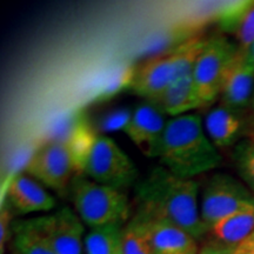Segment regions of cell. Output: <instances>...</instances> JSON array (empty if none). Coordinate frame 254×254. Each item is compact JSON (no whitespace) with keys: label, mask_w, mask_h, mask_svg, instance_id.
<instances>
[{"label":"cell","mask_w":254,"mask_h":254,"mask_svg":"<svg viewBox=\"0 0 254 254\" xmlns=\"http://www.w3.org/2000/svg\"><path fill=\"white\" fill-rule=\"evenodd\" d=\"M124 227L122 225L92 228L85 236L84 251L86 254H123Z\"/></svg>","instance_id":"18"},{"label":"cell","mask_w":254,"mask_h":254,"mask_svg":"<svg viewBox=\"0 0 254 254\" xmlns=\"http://www.w3.org/2000/svg\"><path fill=\"white\" fill-rule=\"evenodd\" d=\"M123 254H154L144 226L134 217L124 227Z\"/></svg>","instance_id":"20"},{"label":"cell","mask_w":254,"mask_h":254,"mask_svg":"<svg viewBox=\"0 0 254 254\" xmlns=\"http://www.w3.org/2000/svg\"><path fill=\"white\" fill-rule=\"evenodd\" d=\"M158 159L176 176L194 179L217 168L221 154L206 134L201 117L186 113L168 119Z\"/></svg>","instance_id":"2"},{"label":"cell","mask_w":254,"mask_h":254,"mask_svg":"<svg viewBox=\"0 0 254 254\" xmlns=\"http://www.w3.org/2000/svg\"><path fill=\"white\" fill-rule=\"evenodd\" d=\"M232 160L241 182L254 193V138H246L234 146Z\"/></svg>","instance_id":"19"},{"label":"cell","mask_w":254,"mask_h":254,"mask_svg":"<svg viewBox=\"0 0 254 254\" xmlns=\"http://www.w3.org/2000/svg\"><path fill=\"white\" fill-rule=\"evenodd\" d=\"M141 222L154 254H198L196 239L183 228L165 221L144 220Z\"/></svg>","instance_id":"14"},{"label":"cell","mask_w":254,"mask_h":254,"mask_svg":"<svg viewBox=\"0 0 254 254\" xmlns=\"http://www.w3.org/2000/svg\"><path fill=\"white\" fill-rule=\"evenodd\" d=\"M233 254H254V232L245 240L233 246Z\"/></svg>","instance_id":"25"},{"label":"cell","mask_w":254,"mask_h":254,"mask_svg":"<svg viewBox=\"0 0 254 254\" xmlns=\"http://www.w3.org/2000/svg\"><path fill=\"white\" fill-rule=\"evenodd\" d=\"M14 252L18 254H57L33 219L13 224Z\"/></svg>","instance_id":"17"},{"label":"cell","mask_w":254,"mask_h":254,"mask_svg":"<svg viewBox=\"0 0 254 254\" xmlns=\"http://www.w3.org/2000/svg\"><path fill=\"white\" fill-rule=\"evenodd\" d=\"M14 254H18V253H15V252H14Z\"/></svg>","instance_id":"28"},{"label":"cell","mask_w":254,"mask_h":254,"mask_svg":"<svg viewBox=\"0 0 254 254\" xmlns=\"http://www.w3.org/2000/svg\"><path fill=\"white\" fill-rule=\"evenodd\" d=\"M69 193L77 214L91 228L109 225L125 226L129 221L132 206L122 190L77 176L73 178Z\"/></svg>","instance_id":"4"},{"label":"cell","mask_w":254,"mask_h":254,"mask_svg":"<svg viewBox=\"0 0 254 254\" xmlns=\"http://www.w3.org/2000/svg\"><path fill=\"white\" fill-rule=\"evenodd\" d=\"M249 113H250V120H251V132H252V136H251V138H254V97H253L252 104H251Z\"/></svg>","instance_id":"26"},{"label":"cell","mask_w":254,"mask_h":254,"mask_svg":"<svg viewBox=\"0 0 254 254\" xmlns=\"http://www.w3.org/2000/svg\"><path fill=\"white\" fill-rule=\"evenodd\" d=\"M206 134L219 151L234 147L252 136L249 111L231 109L222 104L212 106L204 118Z\"/></svg>","instance_id":"11"},{"label":"cell","mask_w":254,"mask_h":254,"mask_svg":"<svg viewBox=\"0 0 254 254\" xmlns=\"http://www.w3.org/2000/svg\"><path fill=\"white\" fill-rule=\"evenodd\" d=\"M81 173L93 182L117 190L135 183L138 170L113 139L95 135L81 166Z\"/></svg>","instance_id":"5"},{"label":"cell","mask_w":254,"mask_h":254,"mask_svg":"<svg viewBox=\"0 0 254 254\" xmlns=\"http://www.w3.org/2000/svg\"><path fill=\"white\" fill-rule=\"evenodd\" d=\"M200 184L184 179L164 166H157L135 184V217L172 224L196 240L208 233L200 214Z\"/></svg>","instance_id":"1"},{"label":"cell","mask_w":254,"mask_h":254,"mask_svg":"<svg viewBox=\"0 0 254 254\" xmlns=\"http://www.w3.org/2000/svg\"><path fill=\"white\" fill-rule=\"evenodd\" d=\"M206 43L205 38H193L172 52L142 64L131 77V91L146 100H154L174 80L194 71Z\"/></svg>","instance_id":"3"},{"label":"cell","mask_w":254,"mask_h":254,"mask_svg":"<svg viewBox=\"0 0 254 254\" xmlns=\"http://www.w3.org/2000/svg\"><path fill=\"white\" fill-rule=\"evenodd\" d=\"M131 113L132 112H126V111H119V112L111 114L104 120L103 128L106 131H114V129L119 128L124 131L129 118H131Z\"/></svg>","instance_id":"23"},{"label":"cell","mask_w":254,"mask_h":254,"mask_svg":"<svg viewBox=\"0 0 254 254\" xmlns=\"http://www.w3.org/2000/svg\"><path fill=\"white\" fill-rule=\"evenodd\" d=\"M151 101L157 104L171 118L189 113L190 110L200 109L193 72L178 78L159 97Z\"/></svg>","instance_id":"15"},{"label":"cell","mask_w":254,"mask_h":254,"mask_svg":"<svg viewBox=\"0 0 254 254\" xmlns=\"http://www.w3.org/2000/svg\"><path fill=\"white\" fill-rule=\"evenodd\" d=\"M25 172L47 189L65 193L71 186L73 173L77 171L69 146L66 142L52 140L32 155Z\"/></svg>","instance_id":"8"},{"label":"cell","mask_w":254,"mask_h":254,"mask_svg":"<svg viewBox=\"0 0 254 254\" xmlns=\"http://www.w3.org/2000/svg\"><path fill=\"white\" fill-rule=\"evenodd\" d=\"M254 232V208L238 212L221 219L209 230L213 239L236 246Z\"/></svg>","instance_id":"16"},{"label":"cell","mask_w":254,"mask_h":254,"mask_svg":"<svg viewBox=\"0 0 254 254\" xmlns=\"http://www.w3.org/2000/svg\"><path fill=\"white\" fill-rule=\"evenodd\" d=\"M251 208H254V193L236 177L214 173L201 187L200 214L208 231L221 219Z\"/></svg>","instance_id":"6"},{"label":"cell","mask_w":254,"mask_h":254,"mask_svg":"<svg viewBox=\"0 0 254 254\" xmlns=\"http://www.w3.org/2000/svg\"><path fill=\"white\" fill-rule=\"evenodd\" d=\"M254 97V67L245 51L239 49L231 63L220 91V104L231 109L249 111Z\"/></svg>","instance_id":"12"},{"label":"cell","mask_w":254,"mask_h":254,"mask_svg":"<svg viewBox=\"0 0 254 254\" xmlns=\"http://www.w3.org/2000/svg\"><path fill=\"white\" fill-rule=\"evenodd\" d=\"M167 122V114L153 101L146 100L133 110L124 132L145 157L158 158Z\"/></svg>","instance_id":"9"},{"label":"cell","mask_w":254,"mask_h":254,"mask_svg":"<svg viewBox=\"0 0 254 254\" xmlns=\"http://www.w3.org/2000/svg\"><path fill=\"white\" fill-rule=\"evenodd\" d=\"M13 234V224H12L11 208L7 204L1 205V214H0V252L4 254L5 246Z\"/></svg>","instance_id":"22"},{"label":"cell","mask_w":254,"mask_h":254,"mask_svg":"<svg viewBox=\"0 0 254 254\" xmlns=\"http://www.w3.org/2000/svg\"><path fill=\"white\" fill-rule=\"evenodd\" d=\"M6 204L20 214L47 212L56 207V198L28 174H17L6 192Z\"/></svg>","instance_id":"13"},{"label":"cell","mask_w":254,"mask_h":254,"mask_svg":"<svg viewBox=\"0 0 254 254\" xmlns=\"http://www.w3.org/2000/svg\"><path fill=\"white\" fill-rule=\"evenodd\" d=\"M233 36L237 40V45L241 51L250 49L254 41V1H249V5L241 13Z\"/></svg>","instance_id":"21"},{"label":"cell","mask_w":254,"mask_h":254,"mask_svg":"<svg viewBox=\"0 0 254 254\" xmlns=\"http://www.w3.org/2000/svg\"><path fill=\"white\" fill-rule=\"evenodd\" d=\"M246 56H247V59H249V62L252 64L254 67V41L252 45H251L250 49L246 51Z\"/></svg>","instance_id":"27"},{"label":"cell","mask_w":254,"mask_h":254,"mask_svg":"<svg viewBox=\"0 0 254 254\" xmlns=\"http://www.w3.org/2000/svg\"><path fill=\"white\" fill-rule=\"evenodd\" d=\"M57 254H81L84 251V222L77 212L63 207L56 213L33 219Z\"/></svg>","instance_id":"10"},{"label":"cell","mask_w":254,"mask_h":254,"mask_svg":"<svg viewBox=\"0 0 254 254\" xmlns=\"http://www.w3.org/2000/svg\"><path fill=\"white\" fill-rule=\"evenodd\" d=\"M239 46L227 37L215 36L207 43L196 59L193 78L200 107H208L220 95L222 82L237 56Z\"/></svg>","instance_id":"7"},{"label":"cell","mask_w":254,"mask_h":254,"mask_svg":"<svg viewBox=\"0 0 254 254\" xmlns=\"http://www.w3.org/2000/svg\"><path fill=\"white\" fill-rule=\"evenodd\" d=\"M198 254H233V246L213 239L207 241L201 249H199Z\"/></svg>","instance_id":"24"}]
</instances>
